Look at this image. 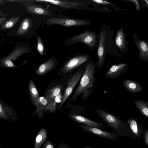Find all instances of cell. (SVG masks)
Returning <instances> with one entry per match:
<instances>
[{
  "instance_id": "obj_1",
  "label": "cell",
  "mask_w": 148,
  "mask_h": 148,
  "mask_svg": "<svg viewBox=\"0 0 148 148\" xmlns=\"http://www.w3.org/2000/svg\"><path fill=\"white\" fill-rule=\"evenodd\" d=\"M96 68L95 63L91 60L88 63L83 72L80 81L76 90L68 101H75L77 98L82 94V98L85 99L92 92L95 85L96 78L95 73Z\"/></svg>"
},
{
  "instance_id": "obj_2",
  "label": "cell",
  "mask_w": 148,
  "mask_h": 148,
  "mask_svg": "<svg viewBox=\"0 0 148 148\" xmlns=\"http://www.w3.org/2000/svg\"><path fill=\"white\" fill-rule=\"evenodd\" d=\"M95 112L119 136L128 137L133 139L136 138L128 125L123 121L120 117L100 108L95 110Z\"/></svg>"
},
{
  "instance_id": "obj_3",
  "label": "cell",
  "mask_w": 148,
  "mask_h": 148,
  "mask_svg": "<svg viewBox=\"0 0 148 148\" xmlns=\"http://www.w3.org/2000/svg\"><path fill=\"white\" fill-rule=\"evenodd\" d=\"M108 28L103 25L101 28L100 33L98 47L97 51V56L98 59L95 63L96 68L101 69L104 65L106 55L108 52L109 46L111 45L112 42L111 32H109Z\"/></svg>"
},
{
  "instance_id": "obj_4",
  "label": "cell",
  "mask_w": 148,
  "mask_h": 148,
  "mask_svg": "<svg viewBox=\"0 0 148 148\" xmlns=\"http://www.w3.org/2000/svg\"><path fill=\"white\" fill-rule=\"evenodd\" d=\"M81 42L86 44L90 49H93L97 46V36L95 33L86 30L79 34L69 38L65 41L66 46Z\"/></svg>"
},
{
  "instance_id": "obj_5",
  "label": "cell",
  "mask_w": 148,
  "mask_h": 148,
  "mask_svg": "<svg viewBox=\"0 0 148 148\" xmlns=\"http://www.w3.org/2000/svg\"><path fill=\"white\" fill-rule=\"evenodd\" d=\"M88 54H79L69 58L59 70L58 76H66L67 74L89 61Z\"/></svg>"
},
{
  "instance_id": "obj_6",
  "label": "cell",
  "mask_w": 148,
  "mask_h": 148,
  "mask_svg": "<svg viewBox=\"0 0 148 148\" xmlns=\"http://www.w3.org/2000/svg\"><path fill=\"white\" fill-rule=\"evenodd\" d=\"M88 62L71 75L69 79L67 85L63 91L62 99L57 107L58 110L61 108L63 104L71 94L74 88L80 79L84 70Z\"/></svg>"
},
{
  "instance_id": "obj_7",
  "label": "cell",
  "mask_w": 148,
  "mask_h": 148,
  "mask_svg": "<svg viewBox=\"0 0 148 148\" xmlns=\"http://www.w3.org/2000/svg\"><path fill=\"white\" fill-rule=\"evenodd\" d=\"M71 75L66 76L62 79H56L49 84L46 88L44 96L50 103L65 88L69 79Z\"/></svg>"
},
{
  "instance_id": "obj_8",
  "label": "cell",
  "mask_w": 148,
  "mask_h": 148,
  "mask_svg": "<svg viewBox=\"0 0 148 148\" xmlns=\"http://www.w3.org/2000/svg\"><path fill=\"white\" fill-rule=\"evenodd\" d=\"M49 25H58L65 27L86 26L91 24L88 20L64 18H53L48 19L46 21Z\"/></svg>"
},
{
  "instance_id": "obj_9",
  "label": "cell",
  "mask_w": 148,
  "mask_h": 148,
  "mask_svg": "<svg viewBox=\"0 0 148 148\" xmlns=\"http://www.w3.org/2000/svg\"><path fill=\"white\" fill-rule=\"evenodd\" d=\"M78 126L83 130L92 134L111 140L119 141L118 135L114 132H110L97 127L84 125H78Z\"/></svg>"
},
{
  "instance_id": "obj_10",
  "label": "cell",
  "mask_w": 148,
  "mask_h": 148,
  "mask_svg": "<svg viewBox=\"0 0 148 148\" xmlns=\"http://www.w3.org/2000/svg\"><path fill=\"white\" fill-rule=\"evenodd\" d=\"M36 1L49 3L56 5L65 9L82 10L85 3L81 1H70L67 0H38Z\"/></svg>"
},
{
  "instance_id": "obj_11",
  "label": "cell",
  "mask_w": 148,
  "mask_h": 148,
  "mask_svg": "<svg viewBox=\"0 0 148 148\" xmlns=\"http://www.w3.org/2000/svg\"><path fill=\"white\" fill-rule=\"evenodd\" d=\"M128 67V64L125 62L113 65L106 72L105 76L108 79H114L124 74Z\"/></svg>"
},
{
  "instance_id": "obj_12",
  "label": "cell",
  "mask_w": 148,
  "mask_h": 148,
  "mask_svg": "<svg viewBox=\"0 0 148 148\" xmlns=\"http://www.w3.org/2000/svg\"><path fill=\"white\" fill-rule=\"evenodd\" d=\"M0 119L9 121L16 120L17 116L15 110L10 106L0 99Z\"/></svg>"
},
{
  "instance_id": "obj_13",
  "label": "cell",
  "mask_w": 148,
  "mask_h": 148,
  "mask_svg": "<svg viewBox=\"0 0 148 148\" xmlns=\"http://www.w3.org/2000/svg\"><path fill=\"white\" fill-rule=\"evenodd\" d=\"M134 42L138 50V57L141 60L148 62V44L144 40L138 39L136 35H133Z\"/></svg>"
},
{
  "instance_id": "obj_14",
  "label": "cell",
  "mask_w": 148,
  "mask_h": 148,
  "mask_svg": "<svg viewBox=\"0 0 148 148\" xmlns=\"http://www.w3.org/2000/svg\"><path fill=\"white\" fill-rule=\"evenodd\" d=\"M57 63V61L55 58H50L38 66L35 71V74L38 76L45 74L55 69Z\"/></svg>"
},
{
  "instance_id": "obj_15",
  "label": "cell",
  "mask_w": 148,
  "mask_h": 148,
  "mask_svg": "<svg viewBox=\"0 0 148 148\" xmlns=\"http://www.w3.org/2000/svg\"><path fill=\"white\" fill-rule=\"evenodd\" d=\"M124 29V27H122L117 31L115 37V42L119 51L125 53L127 51L128 47L127 39L123 31Z\"/></svg>"
},
{
  "instance_id": "obj_16",
  "label": "cell",
  "mask_w": 148,
  "mask_h": 148,
  "mask_svg": "<svg viewBox=\"0 0 148 148\" xmlns=\"http://www.w3.org/2000/svg\"><path fill=\"white\" fill-rule=\"evenodd\" d=\"M69 116L71 119L83 125L103 128L102 123L89 119L84 116L73 114L69 115Z\"/></svg>"
},
{
  "instance_id": "obj_17",
  "label": "cell",
  "mask_w": 148,
  "mask_h": 148,
  "mask_svg": "<svg viewBox=\"0 0 148 148\" xmlns=\"http://www.w3.org/2000/svg\"><path fill=\"white\" fill-rule=\"evenodd\" d=\"M127 123L130 128L135 136L136 138L140 139L143 135L144 131L142 124L139 123L137 120L134 117L130 118Z\"/></svg>"
},
{
  "instance_id": "obj_18",
  "label": "cell",
  "mask_w": 148,
  "mask_h": 148,
  "mask_svg": "<svg viewBox=\"0 0 148 148\" xmlns=\"http://www.w3.org/2000/svg\"><path fill=\"white\" fill-rule=\"evenodd\" d=\"M124 88L131 93H135L142 91L141 86L138 83L130 79H126L123 81Z\"/></svg>"
},
{
  "instance_id": "obj_19",
  "label": "cell",
  "mask_w": 148,
  "mask_h": 148,
  "mask_svg": "<svg viewBox=\"0 0 148 148\" xmlns=\"http://www.w3.org/2000/svg\"><path fill=\"white\" fill-rule=\"evenodd\" d=\"M28 90L30 101L36 107L37 100L40 97L39 92L36 86L31 79H30L29 81Z\"/></svg>"
},
{
  "instance_id": "obj_20",
  "label": "cell",
  "mask_w": 148,
  "mask_h": 148,
  "mask_svg": "<svg viewBox=\"0 0 148 148\" xmlns=\"http://www.w3.org/2000/svg\"><path fill=\"white\" fill-rule=\"evenodd\" d=\"M26 10L27 12L35 14L49 16L51 15V13L48 10L38 5H29Z\"/></svg>"
},
{
  "instance_id": "obj_21",
  "label": "cell",
  "mask_w": 148,
  "mask_h": 148,
  "mask_svg": "<svg viewBox=\"0 0 148 148\" xmlns=\"http://www.w3.org/2000/svg\"><path fill=\"white\" fill-rule=\"evenodd\" d=\"M49 103L47 99L44 96L39 97L38 99L36 107V109L35 111L36 114H38L40 119L43 114V110L45 107Z\"/></svg>"
},
{
  "instance_id": "obj_22",
  "label": "cell",
  "mask_w": 148,
  "mask_h": 148,
  "mask_svg": "<svg viewBox=\"0 0 148 148\" xmlns=\"http://www.w3.org/2000/svg\"><path fill=\"white\" fill-rule=\"evenodd\" d=\"M63 92H62L56 97L51 101L47 106L43 110L44 111H46L53 113L55 112L57 108V104L59 103L62 99Z\"/></svg>"
},
{
  "instance_id": "obj_23",
  "label": "cell",
  "mask_w": 148,
  "mask_h": 148,
  "mask_svg": "<svg viewBox=\"0 0 148 148\" xmlns=\"http://www.w3.org/2000/svg\"><path fill=\"white\" fill-rule=\"evenodd\" d=\"M47 132L44 128H41L35 138L34 148H40L45 141Z\"/></svg>"
},
{
  "instance_id": "obj_24",
  "label": "cell",
  "mask_w": 148,
  "mask_h": 148,
  "mask_svg": "<svg viewBox=\"0 0 148 148\" xmlns=\"http://www.w3.org/2000/svg\"><path fill=\"white\" fill-rule=\"evenodd\" d=\"M32 21L30 18H25L23 20L18 30L17 34L22 35L25 34L32 26Z\"/></svg>"
},
{
  "instance_id": "obj_25",
  "label": "cell",
  "mask_w": 148,
  "mask_h": 148,
  "mask_svg": "<svg viewBox=\"0 0 148 148\" xmlns=\"http://www.w3.org/2000/svg\"><path fill=\"white\" fill-rule=\"evenodd\" d=\"M136 107L145 117L148 118V102L142 100H135L133 101Z\"/></svg>"
},
{
  "instance_id": "obj_26",
  "label": "cell",
  "mask_w": 148,
  "mask_h": 148,
  "mask_svg": "<svg viewBox=\"0 0 148 148\" xmlns=\"http://www.w3.org/2000/svg\"><path fill=\"white\" fill-rule=\"evenodd\" d=\"M20 18V16L10 18L3 24L1 26V28L2 29H7L12 27L18 22Z\"/></svg>"
},
{
  "instance_id": "obj_27",
  "label": "cell",
  "mask_w": 148,
  "mask_h": 148,
  "mask_svg": "<svg viewBox=\"0 0 148 148\" xmlns=\"http://www.w3.org/2000/svg\"><path fill=\"white\" fill-rule=\"evenodd\" d=\"M0 65L5 68H16L18 66L13 63L11 60L6 57L0 60Z\"/></svg>"
},
{
  "instance_id": "obj_28",
  "label": "cell",
  "mask_w": 148,
  "mask_h": 148,
  "mask_svg": "<svg viewBox=\"0 0 148 148\" xmlns=\"http://www.w3.org/2000/svg\"><path fill=\"white\" fill-rule=\"evenodd\" d=\"M37 48L38 51L41 56L45 55V47L42 40L39 36H37Z\"/></svg>"
},
{
  "instance_id": "obj_29",
  "label": "cell",
  "mask_w": 148,
  "mask_h": 148,
  "mask_svg": "<svg viewBox=\"0 0 148 148\" xmlns=\"http://www.w3.org/2000/svg\"><path fill=\"white\" fill-rule=\"evenodd\" d=\"M90 1L99 4L106 5H109L111 4V3L107 1L101 0H90Z\"/></svg>"
},
{
  "instance_id": "obj_30",
  "label": "cell",
  "mask_w": 148,
  "mask_h": 148,
  "mask_svg": "<svg viewBox=\"0 0 148 148\" xmlns=\"http://www.w3.org/2000/svg\"><path fill=\"white\" fill-rule=\"evenodd\" d=\"M143 140L145 142L146 144L148 146V130L146 128L144 132L143 135Z\"/></svg>"
},
{
  "instance_id": "obj_31",
  "label": "cell",
  "mask_w": 148,
  "mask_h": 148,
  "mask_svg": "<svg viewBox=\"0 0 148 148\" xmlns=\"http://www.w3.org/2000/svg\"><path fill=\"white\" fill-rule=\"evenodd\" d=\"M43 148H55V147L50 141L48 140H47Z\"/></svg>"
},
{
  "instance_id": "obj_32",
  "label": "cell",
  "mask_w": 148,
  "mask_h": 148,
  "mask_svg": "<svg viewBox=\"0 0 148 148\" xmlns=\"http://www.w3.org/2000/svg\"><path fill=\"white\" fill-rule=\"evenodd\" d=\"M130 1H131L132 3H134L136 6V9L137 10H139L140 9V4L138 2L137 0H129Z\"/></svg>"
},
{
  "instance_id": "obj_33",
  "label": "cell",
  "mask_w": 148,
  "mask_h": 148,
  "mask_svg": "<svg viewBox=\"0 0 148 148\" xmlns=\"http://www.w3.org/2000/svg\"><path fill=\"white\" fill-rule=\"evenodd\" d=\"M58 148H70V147L65 143H62L59 145Z\"/></svg>"
},
{
  "instance_id": "obj_34",
  "label": "cell",
  "mask_w": 148,
  "mask_h": 148,
  "mask_svg": "<svg viewBox=\"0 0 148 148\" xmlns=\"http://www.w3.org/2000/svg\"><path fill=\"white\" fill-rule=\"evenodd\" d=\"M6 20V18L4 17L0 18V25Z\"/></svg>"
},
{
  "instance_id": "obj_35",
  "label": "cell",
  "mask_w": 148,
  "mask_h": 148,
  "mask_svg": "<svg viewBox=\"0 0 148 148\" xmlns=\"http://www.w3.org/2000/svg\"><path fill=\"white\" fill-rule=\"evenodd\" d=\"M3 12L2 10H0V16L2 14Z\"/></svg>"
},
{
  "instance_id": "obj_36",
  "label": "cell",
  "mask_w": 148,
  "mask_h": 148,
  "mask_svg": "<svg viewBox=\"0 0 148 148\" xmlns=\"http://www.w3.org/2000/svg\"><path fill=\"white\" fill-rule=\"evenodd\" d=\"M85 148H93V147H90L85 146Z\"/></svg>"
},
{
  "instance_id": "obj_37",
  "label": "cell",
  "mask_w": 148,
  "mask_h": 148,
  "mask_svg": "<svg viewBox=\"0 0 148 148\" xmlns=\"http://www.w3.org/2000/svg\"><path fill=\"white\" fill-rule=\"evenodd\" d=\"M3 1L2 0H0V4H1L2 3Z\"/></svg>"
},
{
  "instance_id": "obj_38",
  "label": "cell",
  "mask_w": 148,
  "mask_h": 148,
  "mask_svg": "<svg viewBox=\"0 0 148 148\" xmlns=\"http://www.w3.org/2000/svg\"></svg>"
}]
</instances>
